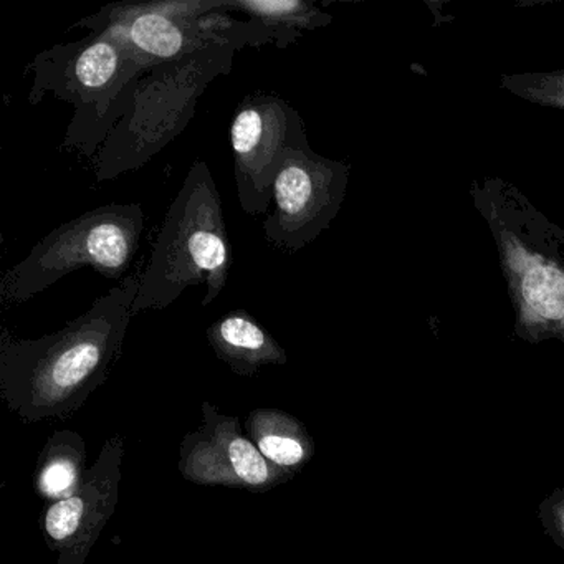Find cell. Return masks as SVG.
<instances>
[{"label":"cell","instance_id":"obj_1","mask_svg":"<svg viewBox=\"0 0 564 564\" xmlns=\"http://www.w3.org/2000/svg\"><path fill=\"white\" fill-rule=\"evenodd\" d=\"M143 275L124 279L54 335H0V398L22 422L64 421L110 378Z\"/></svg>","mask_w":564,"mask_h":564},{"label":"cell","instance_id":"obj_2","mask_svg":"<svg viewBox=\"0 0 564 564\" xmlns=\"http://www.w3.org/2000/svg\"><path fill=\"white\" fill-rule=\"evenodd\" d=\"M29 72L34 74L29 104L35 107L52 95L75 107L62 147L94 161L130 111L148 67L127 37L110 28L41 52Z\"/></svg>","mask_w":564,"mask_h":564},{"label":"cell","instance_id":"obj_3","mask_svg":"<svg viewBox=\"0 0 564 564\" xmlns=\"http://www.w3.org/2000/svg\"><path fill=\"white\" fill-rule=\"evenodd\" d=\"M229 269L223 200L209 166L197 160L164 217L134 300V316L147 310L167 308L186 289L200 283H206L200 305H213L226 289Z\"/></svg>","mask_w":564,"mask_h":564},{"label":"cell","instance_id":"obj_4","mask_svg":"<svg viewBox=\"0 0 564 564\" xmlns=\"http://www.w3.org/2000/svg\"><path fill=\"white\" fill-rule=\"evenodd\" d=\"M239 48L213 45L183 61L156 65L140 78L133 105L94 160L97 183L141 170L186 131L197 101L229 75Z\"/></svg>","mask_w":564,"mask_h":564},{"label":"cell","instance_id":"obj_5","mask_svg":"<svg viewBox=\"0 0 564 564\" xmlns=\"http://www.w3.org/2000/svg\"><path fill=\"white\" fill-rule=\"evenodd\" d=\"M226 0H156L110 4L75 28L91 32L118 29L148 70L183 61L213 45L260 47L279 42V32L262 22L236 21Z\"/></svg>","mask_w":564,"mask_h":564},{"label":"cell","instance_id":"obj_6","mask_svg":"<svg viewBox=\"0 0 564 564\" xmlns=\"http://www.w3.org/2000/svg\"><path fill=\"white\" fill-rule=\"evenodd\" d=\"M144 226L140 204L98 207L62 224L4 273L0 302L6 306L22 305L84 267L120 280L140 249Z\"/></svg>","mask_w":564,"mask_h":564},{"label":"cell","instance_id":"obj_7","mask_svg":"<svg viewBox=\"0 0 564 564\" xmlns=\"http://www.w3.org/2000/svg\"><path fill=\"white\" fill-rule=\"evenodd\" d=\"M237 196L243 213L260 216L273 203V183L286 150L310 151L305 121L276 95H247L230 124Z\"/></svg>","mask_w":564,"mask_h":564},{"label":"cell","instance_id":"obj_8","mask_svg":"<svg viewBox=\"0 0 564 564\" xmlns=\"http://www.w3.org/2000/svg\"><path fill=\"white\" fill-rule=\"evenodd\" d=\"M349 167L315 151L286 150L273 183L275 209L263 223L265 239L296 253L318 239L338 216L348 189Z\"/></svg>","mask_w":564,"mask_h":564},{"label":"cell","instance_id":"obj_9","mask_svg":"<svg viewBox=\"0 0 564 564\" xmlns=\"http://www.w3.org/2000/svg\"><path fill=\"white\" fill-rule=\"evenodd\" d=\"M203 424L181 442L180 471L184 480L204 487L270 491L293 475L273 467L260 454L239 419L203 402Z\"/></svg>","mask_w":564,"mask_h":564},{"label":"cell","instance_id":"obj_10","mask_svg":"<svg viewBox=\"0 0 564 564\" xmlns=\"http://www.w3.org/2000/svg\"><path fill=\"white\" fill-rule=\"evenodd\" d=\"M124 437L111 435L94 467L88 468L80 490L74 497L48 505L42 514V530L55 564H85L101 531L117 511L120 501L121 464Z\"/></svg>","mask_w":564,"mask_h":564},{"label":"cell","instance_id":"obj_11","mask_svg":"<svg viewBox=\"0 0 564 564\" xmlns=\"http://www.w3.org/2000/svg\"><path fill=\"white\" fill-rule=\"evenodd\" d=\"M206 335L217 358L242 378H252L265 366L289 362L283 346L246 310L220 316Z\"/></svg>","mask_w":564,"mask_h":564},{"label":"cell","instance_id":"obj_12","mask_svg":"<svg viewBox=\"0 0 564 564\" xmlns=\"http://www.w3.org/2000/svg\"><path fill=\"white\" fill-rule=\"evenodd\" d=\"M246 432L267 462L295 477L315 457V441L295 415L280 409L250 412Z\"/></svg>","mask_w":564,"mask_h":564},{"label":"cell","instance_id":"obj_13","mask_svg":"<svg viewBox=\"0 0 564 564\" xmlns=\"http://www.w3.org/2000/svg\"><path fill=\"white\" fill-rule=\"evenodd\" d=\"M87 470L85 438L70 429H58L39 454L35 491L51 503L74 497L80 490Z\"/></svg>","mask_w":564,"mask_h":564},{"label":"cell","instance_id":"obj_14","mask_svg":"<svg viewBox=\"0 0 564 564\" xmlns=\"http://www.w3.org/2000/svg\"><path fill=\"white\" fill-rule=\"evenodd\" d=\"M230 12H242L253 21L282 31L306 32L326 28L332 15L310 0H226Z\"/></svg>","mask_w":564,"mask_h":564},{"label":"cell","instance_id":"obj_15","mask_svg":"<svg viewBox=\"0 0 564 564\" xmlns=\"http://www.w3.org/2000/svg\"><path fill=\"white\" fill-rule=\"evenodd\" d=\"M540 520L550 536L564 550V490H554L540 505Z\"/></svg>","mask_w":564,"mask_h":564},{"label":"cell","instance_id":"obj_16","mask_svg":"<svg viewBox=\"0 0 564 564\" xmlns=\"http://www.w3.org/2000/svg\"><path fill=\"white\" fill-rule=\"evenodd\" d=\"M547 85H543L540 90L541 97H563L564 88L557 87V85L551 84L550 80H544ZM564 105V101H563Z\"/></svg>","mask_w":564,"mask_h":564}]
</instances>
